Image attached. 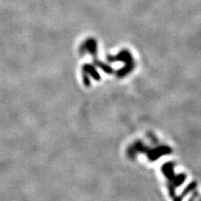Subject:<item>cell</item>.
<instances>
[{
    "label": "cell",
    "instance_id": "6da1fadb",
    "mask_svg": "<svg viewBox=\"0 0 201 201\" xmlns=\"http://www.w3.org/2000/svg\"><path fill=\"white\" fill-rule=\"evenodd\" d=\"M172 150L169 147H167V146H161V147H158L156 148L155 149H148L147 148L146 149V153H148V158L152 161L153 160L158 159V158L164 156V155H169V153H171Z\"/></svg>",
    "mask_w": 201,
    "mask_h": 201
},
{
    "label": "cell",
    "instance_id": "7a4b0ae2",
    "mask_svg": "<svg viewBox=\"0 0 201 201\" xmlns=\"http://www.w3.org/2000/svg\"><path fill=\"white\" fill-rule=\"evenodd\" d=\"M196 186H197V184H196L195 182H193V183H191L188 186L187 188H186L184 190V192H183V194H182V195H180L179 197H177V198H175V200H174V201H182V200L184 199V197L186 195H188L189 192H191L192 190H194L196 188Z\"/></svg>",
    "mask_w": 201,
    "mask_h": 201
}]
</instances>
